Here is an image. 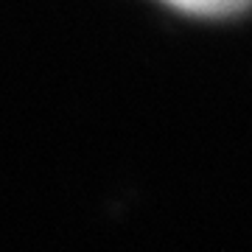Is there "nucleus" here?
<instances>
[{
  "mask_svg": "<svg viewBox=\"0 0 252 252\" xmlns=\"http://www.w3.org/2000/svg\"><path fill=\"white\" fill-rule=\"evenodd\" d=\"M165 3L196 17H233L238 11L250 9L252 0H165Z\"/></svg>",
  "mask_w": 252,
  "mask_h": 252,
  "instance_id": "obj_1",
  "label": "nucleus"
}]
</instances>
